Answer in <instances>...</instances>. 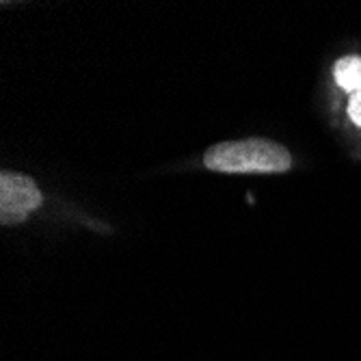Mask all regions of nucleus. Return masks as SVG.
Returning a JSON list of instances; mask_svg holds the SVG:
<instances>
[{"instance_id":"f257e3e1","label":"nucleus","mask_w":361,"mask_h":361,"mask_svg":"<svg viewBox=\"0 0 361 361\" xmlns=\"http://www.w3.org/2000/svg\"><path fill=\"white\" fill-rule=\"evenodd\" d=\"M292 165L290 149L264 137L221 141L204 154V167L225 176H279L288 173Z\"/></svg>"},{"instance_id":"f03ea898","label":"nucleus","mask_w":361,"mask_h":361,"mask_svg":"<svg viewBox=\"0 0 361 361\" xmlns=\"http://www.w3.org/2000/svg\"><path fill=\"white\" fill-rule=\"evenodd\" d=\"M44 202L42 190L35 180L16 173L3 171L0 176V221L3 225H16L28 219Z\"/></svg>"},{"instance_id":"7ed1b4c3","label":"nucleus","mask_w":361,"mask_h":361,"mask_svg":"<svg viewBox=\"0 0 361 361\" xmlns=\"http://www.w3.org/2000/svg\"><path fill=\"white\" fill-rule=\"evenodd\" d=\"M336 85L348 93H361V56H344L334 68Z\"/></svg>"},{"instance_id":"20e7f679","label":"nucleus","mask_w":361,"mask_h":361,"mask_svg":"<svg viewBox=\"0 0 361 361\" xmlns=\"http://www.w3.org/2000/svg\"><path fill=\"white\" fill-rule=\"evenodd\" d=\"M346 113H348L350 121H353L355 126H359V128H361V93L350 95L348 106H346Z\"/></svg>"}]
</instances>
